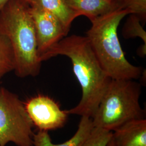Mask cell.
I'll return each mask as SVG.
<instances>
[{"label": "cell", "instance_id": "obj_1", "mask_svg": "<svg viewBox=\"0 0 146 146\" xmlns=\"http://www.w3.org/2000/svg\"><path fill=\"white\" fill-rule=\"evenodd\" d=\"M58 55L70 60L73 72L82 89L78 104L66 110L67 113L93 119L111 79L102 68L86 36L64 37L42 56L41 61Z\"/></svg>", "mask_w": 146, "mask_h": 146}, {"label": "cell", "instance_id": "obj_2", "mask_svg": "<svg viewBox=\"0 0 146 146\" xmlns=\"http://www.w3.org/2000/svg\"><path fill=\"white\" fill-rule=\"evenodd\" d=\"M0 33L9 41L14 55L16 75L35 77L41 63L31 7L26 0H9L0 11Z\"/></svg>", "mask_w": 146, "mask_h": 146}, {"label": "cell", "instance_id": "obj_3", "mask_svg": "<svg viewBox=\"0 0 146 146\" xmlns=\"http://www.w3.org/2000/svg\"><path fill=\"white\" fill-rule=\"evenodd\" d=\"M129 15L116 9L91 21L86 37L104 72L111 80H137L142 68L135 66L126 58L121 46L117 29L121 20Z\"/></svg>", "mask_w": 146, "mask_h": 146}, {"label": "cell", "instance_id": "obj_4", "mask_svg": "<svg viewBox=\"0 0 146 146\" xmlns=\"http://www.w3.org/2000/svg\"><path fill=\"white\" fill-rule=\"evenodd\" d=\"M141 93V84L134 80H111L92 119L94 127L113 131L129 121L145 119Z\"/></svg>", "mask_w": 146, "mask_h": 146}, {"label": "cell", "instance_id": "obj_5", "mask_svg": "<svg viewBox=\"0 0 146 146\" xmlns=\"http://www.w3.org/2000/svg\"><path fill=\"white\" fill-rule=\"evenodd\" d=\"M33 126L19 96L0 87V146H33Z\"/></svg>", "mask_w": 146, "mask_h": 146}, {"label": "cell", "instance_id": "obj_6", "mask_svg": "<svg viewBox=\"0 0 146 146\" xmlns=\"http://www.w3.org/2000/svg\"><path fill=\"white\" fill-rule=\"evenodd\" d=\"M27 112L33 125L39 131H52L64 127L68 120L66 110L51 98L38 94L24 102Z\"/></svg>", "mask_w": 146, "mask_h": 146}, {"label": "cell", "instance_id": "obj_7", "mask_svg": "<svg viewBox=\"0 0 146 146\" xmlns=\"http://www.w3.org/2000/svg\"><path fill=\"white\" fill-rule=\"evenodd\" d=\"M31 11L36 32L37 52L41 61L49 49L67 36L69 29L48 11L31 7Z\"/></svg>", "mask_w": 146, "mask_h": 146}, {"label": "cell", "instance_id": "obj_8", "mask_svg": "<svg viewBox=\"0 0 146 146\" xmlns=\"http://www.w3.org/2000/svg\"><path fill=\"white\" fill-rule=\"evenodd\" d=\"M115 146H146V119L129 121L112 131Z\"/></svg>", "mask_w": 146, "mask_h": 146}, {"label": "cell", "instance_id": "obj_9", "mask_svg": "<svg viewBox=\"0 0 146 146\" xmlns=\"http://www.w3.org/2000/svg\"><path fill=\"white\" fill-rule=\"evenodd\" d=\"M94 128L92 119L81 116L78 128L75 134L67 141L54 144L47 131H38L33 135V146H81Z\"/></svg>", "mask_w": 146, "mask_h": 146}, {"label": "cell", "instance_id": "obj_10", "mask_svg": "<svg viewBox=\"0 0 146 146\" xmlns=\"http://www.w3.org/2000/svg\"><path fill=\"white\" fill-rule=\"evenodd\" d=\"M69 7L79 16H84L92 20L117 9L113 2L106 0H66Z\"/></svg>", "mask_w": 146, "mask_h": 146}, {"label": "cell", "instance_id": "obj_11", "mask_svg": "<svg viewBox=\"0 0 146 146\" xmlns=\"http://www.w3.org/2000/svg\"><path fill=\"white\" fill-rule=\"evenodd\" d=\"M31 7L40 9L56 16L68 29L73 21L79 16L68 5L66 0H28Z\"/></svg>", "mask_w": 146, "mask_h": 146}, {"label": "cell", "instance_id": "obj_12", "mask_svg": "<svg viewBox=\"0 0 146 146\" xmlns=\"http://www.w3.org/2000/svg\"><path fill=\"white\" fill-rule=\"evenodd\" d=\"M14 55L9 40L0 33V80L8 73L14 71Z\"/></svg>", "mask_w": 146, "mask_h": 146}, {"label": "cell", "instance_id": "obj_13", "mask_svg": "<svg viewBox=\"0 0 146 146\" xmlns=\"http://www.w3.org/2000/svg\"><path fill=\"white\" fill-rule=\"evenodd\" d=\"M117 9L137 16L141 21L146 19V0H114Z\"/></svg>", "mask_w": 146, "mask_h": 146}, {"label": "cell", "instance_id": "obj_14", "mask_svg": "<svg viewBox=\"0 0 146 146\" xmlns=\"http://www.w3.org/2000/svg\"><path fill=\"white\" fill-rule=\"evenodd\" d=\"M141 20L137 16L130 14L123 27L122 34L125 38L139 37L146 46V32L141 25Z\"/></svg>", "mask_w": 146, "mask_h": 146}, {"label": "cell", "instance_id": "obj_15", "mask_svg": "<svg viewBox=\"0 0 146 146\" xmlns=\"http://www.w3.org/2000/svg\"><path fill=\"white\" fill-rule=\"evenodd\" d=\"M112 136V131L94 127L81 146H107Z\"/></svg>", "mask_w": 146, "mask_h": 146}, {"label": "cell", "instance_id": "obj_16", "mask_svg": "<svg viewBox=\"0 0 146 146\" xmlns=\"http://www.w3.org/2000/svg\"><path fill=\"white\" fill-rule=\"evenodd\" d=\"M9 0H0V11L3 8Z\"/></svg>", "mask_w": 146, "mask_h": 146}, {"label": "cell", "instance_id": "obj_17", "mask_svg": "<svg viewBox=\"0 0 146 146\" xmlns=\"http://www.w3.org/2000/svg\"><path fill=\"white\" fill-rule=\"evenodd\" d=\"M107 146H115V145H114V142L113 141V140L111 139V138L110 140V142H109V143H108Z\"/></svg>", "mask_w": 146, "mask_h": 146}, {"label": "cell", "instance_id": "obj_18", "mask_svg": "<svg viewBox=\"0 0 146 146\" xmlns=\"http://www.w3.org/2000/svg\"><path fill=\"white\" fill-rule=\"evenodd\" d=\"M106 1H110V2H113L114 0H106Z\"/></svg>", "mask_w": 146, "mask_h": 146}, {"label": "cell", "instance_id": "obj_19", "mask_svg": "<svg viewBox=\"0 0 146 146\" xmlns=\"http://www.w3.org/2000/svg\"><path fill=\"white\" fill-rule=\"evenodd\" d=\"M27 1H28V0H26Z\"/></svg>", "mask_w": 146, "mask_h": 146}]
</instances>
